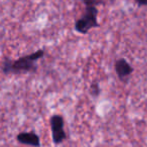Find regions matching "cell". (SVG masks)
<instances>
[{
    "label": "cell",
    "mask_w": 147,
    "mask_h": 147,
    "mask_svg": "<svg viewBox=\"0 0 147 147\" xmlns=\"http://www.w3.org/2000/svg\"><path fill=\"white\" fill-rule=\"evenodd\" d=\"M45 55L43 49L35 51L26 56H22L16 60L6 58L2 63V71L5 74H19L27 73V72H35L37 70L36 61L41 59Z\"/></svg>",
    "instance_id": "6da1fadb"
},
{
    "label": "cell",
    "mask_w": 147,
    "mask_h": 147,
    "mask_svg": "<svg viewBox=\"0 0 147 147\" xmlns=\"http://www.w3.org/2000/svg\"><path fill=\"white\" fill-rule=\"evenodd\" d=\"M97 16H98V9L96 5H86L85 12L79 19L76 20L74 24V29L78 33L87 34L89 30L92 28L99 27Z\"/></svg>",
    "instance_id": "7a4b0ae2"
},
{
    "label": "cell",
    "mask_w": 147,
    "mask_h": 147,
    "mask_svg": "<svg viewBox=\"0 0 147 147\" xmlns=\"http://www.w3.org/2000/svg\"><path fill=\"white\" fill-rule=\"evenodd\" d=\"M50 126L52 130V138L55 144H60L66 138V134L64 131V121L60 115H53L50 118Z\"/></svg>",
    "instance_id": "3957f363"
},
{
    "label": "cell",
    "mask_w": 147,
    "mask_h": 147,
    "mask_svg": "<svg viewBox=\"0 0 147 147\" xmlns=\"http://www.w3.org/2000/svg\"><path fill=\"white\" fill-rule=\"evenodd\" d=\"M16 139L21 144L30 145L33 147L40 146V139H39L38 135L35 134L34 132H23V133H20L17 135Z\"/></svg>",
    "instance_id": "277c9868"
},
{
    "label": "cell",
    "mask_w": 147,
    "mask_h": 147,
    "mask_svg": "<svg viewBox=\"0 0 147 147\" xmlns=\"http://www.w3.org/2000/svg\"><path fill=\"white\" fill-rule=\"evenodd\" d=\"M115 71H116L118 77L123 80L124 78L128 77L133 72V68L125 59H118L115 62Z\"/></svg>",
    "instance_id": "5b68a950"
},
{
    "label": "cell",
    "mask_w": 147,
    "mask_h": 147,
    "mask_svg": "<svg viewBox=\"0 0 147 147\" xmlns=\"http://www.w3.org/2000/svg\"><path fill=\"white\" fill-rule=\"evenodd\" d=\"M91 93H92L93 95H95V96L99 94V86H98V84L93 83L92 85H91Z\"/></svg>",
    "instance_id": "8992f818"
},
{
    "label": "cell",
    "mask_w": 147,
    "mask_h": 147,
    "mask_svg": "<svg viewBox=\"0 0 147 147\" xmlns=\"http://www.w3.org/2000/svg\"><path fill=\"white\" fill-rule=\"evenodd\" d=\"M81 1L85 4V6L86 5H96V3L98 2L97 0H81Z\"/></svg>",
    "instance_id": "52a82bcc"
},
{
    "label": "cell",
    "mask_w": 147,
    "mask_h": 147,
    "mask_svg": "<svg viewBox=\"0 0 147 147\" xmlns=\"http://www.w3.org/2000/svg\"><path fill=\"white\" fill-rule=\"evenodd\" d=\"M138 6H147V0H135Z\"/></svg>",
    "instance_id": "ba28073f"
},
{
    "label": "cell",
    "mask_w": 147,
    "mask_h": 147,
    "mask_svg": "<svg viewBox=\"0 0 147 147\" xmlns=\"http://www.w3.org/2000/svg\"><path fill=\"white\" fill-rule=\"evenodd\" d=\"M110 1H115V0H110Z\"/></svg>",
    "instance_id": "9c48e42d"
}]
</instances>
